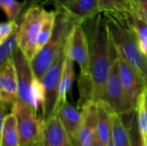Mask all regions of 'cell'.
I'll return each instance as SVG.
<instances>
[{
	"label": "cell",
	"instance_id": "obj_1",
	"mask_svg": "<svg viewBox=\"0 0 147 146\" xmlns=\"http://www.w3.org/2000/svg\"><path fill=\"white\" fill-rule=\"evenodd\" d=\"M85 30L89 42L90 76L94 87V102L102 100L106 83L111 71L113 41L108 25V21L103 14L85 21Z\"/></svg>",
	"mask_w": 147,
	"mask_h": 146
},
{
	"label": "cell",
	"instance_id": "obj_2",
	"mask_svg": "<svg viewBox=\"0 0 147 146\" xmlns=\"http://www.w3.org/2000/svg\"><path fill=\"white\" fill-rule=\"evenodd\" d=\"M126 13L103 14L107 18L111 39L117 52L139 72L147 85V58L141 50L137 34Z\"/></svg>",
	"mask_w": 147,
	"mask_h": 146
},
{
	"label": "cell",
	"instance_id": "obj_3",
	"mask_svg": "<svg viewBox=\"0 0 147 146\" xmlns=\"http://www.w3.org/2000/svg\"><path fill=\"white\" fill-rule=\"evenodd\" d=\"M66 54L78 65L80 75L78 78L79 99L78 108L82 110L84 107L94 102V87L90 76V51L87 34L82 23H77L71 29L68 37Z\"/></svg>",
	"mask_w": 147,
	"mask_h": 146
},
{
	"label": "cell",
	"instance_id": "obj_4",
	"mask_svg": "<svg viewBox=\"0 0 147 146\" xmlns=\"http://www.w3.org/2000/svg\"><path fill=\"white\" fill-rule=\"evenodd\" d=\"M56 11V22L52 36L31 61L34 76L39 80L42 79L57 57L65 49L68 37L74 25L80 23L64 11L59 9Z\"/></svg>",
	"mask_w": 147,
	"mask_h": 146
},
{
	"label": "cell",
	"instance_id": "obj_5",
	"mask_svg": "<svg viewBox=\"0 0 147 146\" xmlns=\"http://www.w3.org/2000/svg\"><path fill=\"white\" fill-rule=\"evenodd\" d=\"M102 100L105 101L110 106L112 110L118 114H130L135 111V108L131 102L121 78L118 52L115 45L113 46L112 50L111 71L106 83Z\"/></svg>",
	"mask_w": 147,
	"mask_h": 146
},
{
	"label": "cell",
	"instance_id": "obj_6",
	"mask_svg": "<svg viewBox=\"0 0 147 146\" xmlns=\"http://www.w3.org/2000/svg\"><path fill=\"white\" fill-rule=\"evenodd\" d=\"M45 12L42 6L31 4L22 15L18 28V46L30 62L37 52V40Z\"/></svg>",
	"mask_w": 147,
	"mask_h": 146
},
{
	"label": "cell",
	"instance_id": "obj_7",
	"mask_svg": "<svg viewBox=\"0 0 147 146\" xmlns=\"http://www.w3.org/2000/svg\"><path fill=\"white\" fill-rule=\"evenodd\" d=\"M65 49L57 57L53 64L43 76L41 81L44 89V102L41 108L43 121L57 114L59 88L63 66L65 59Z\"/></svg>",
	"mask_w": 147,
	"mask_h": 146
},
{
	"label": "cell",
	"instance_id": "obj_8",
	"mask_svg": "<svg viewBox=\"0 0 147 146\" xmlns=\"http://www.w3.org/2000/svg\"><path fill=\"white\" fill-rule=\"evenodd\" d=\"M17 119L21 146H29L34 144L40 135L43 119L29 105L22 102H16L11 108Z\"/></svg>",
	"mask_w": 147,
	"mask_h": 146
},
{
	"label": "cell",
	"instance_id": "obj_9",
	"mask_svg": "<svg viewBox=\"0 0 147 146\" xmlns=\"http://www.w3.org/2000/svg\"><path fill=\"white\" fill-rule=\"evenodd\" d=\"M37 3L53 4L55 9L64 11L80 23H84L100 13L98 0H33L31 4Z\"/></svg>",
	"mask_w": 147,
	"mask_h": 146
},
{
	"label": "cell",
	"instance_id": "obj_10",
	"mask_svg": "<svg viewBox=\"0 0 147 146\" xmlns=\"http://www.w3.org/2000/svg\"><path fill=\"white\" fill-rule=\"evenodd\" d=\"M13 59L15 61L18 78L17 101L32 107L31 90L36 77L34 76L31 62L28 59V58L19 48V46L14 52Z\"/></svg>",
	"mask_w": 147,
	"mask_h": 146
},
{
	"label": "cell",
	"instance_id": "obj_11",
	"mask_svg": "<svg viewBox=\"0 0 147 146\" xmlns=\"http://www.w3.org/2000/svg\"><path fill=\"white\" fill-rule=\"evenodd\" d=\"M82 123L73 140V146H93L97 139V107L90 102L81 110Z\"/></svg>",
	"mask_w": 147,
	"mask_h": 146
},
{
	"label": "cell",
	"instance_id": "obj_12",
	"mask_svg": "<svg viewBox=\"0 0 147 146\" xmlns=\"http://www.w3.org/2000/svg\"><path fill=\"white\" fill-rule=\"evenodd\" d=\"M118 60L120 75L123 86L131 102L133 103L134 108H136V103L139 96L145 89H147L146 83L139 74V72L119 52Z\"/></svg>",
	"mask_w": 147,
	"mask_h": 146
},
{
	"label": "cell",
	"instance_id": "obj_13",
	"mask_svg": "<svg viewBox=\"0 0 147 146\" xmlns=\"http://www.w3.org/2000/svg\"><path fill=\"white\" fill-rule=\"evenodd\" d=\"M18 78L13 56L1 66L0 72V98L1 102L11 108L17 101Z\"/></svg>",
	"mask_w": 147,
	"mask_h": 146
},
{
	"label": "cell",
	"instance_id": "obj_14",
	"mask_svg": "<svg viewBox=\"0 0 147 146\" xmlns=\"http://www.w3.org/2000/svg\"><path fill=\"white\" fill-rule=\"evenodd\" d=\"M40 140L41 146H73L58 114L43 121Z\"/></svg>",
	"mask_w": 147,
	"mask_h": 146
},
{
	"label": "cell",
	"instance_id": "obj_15",
	"mask_svg": "<svg viewBox=\"0 0 147 146\" xmlns=\"http://www.w3.org/2000/svg\"><path fill=\"white\" fill-rule=\"evenodd\" d=\"M57 114L71 142H73L82 123V112L65 101L59 107Z\"/></svg>",
	"mask_w": 147,
	"mask_h": 146
},
{
	"label": "cell",
	"instance_id": "obj_16",
	"mask_svg": "<svg viewBox=\"0 0 147 146\" xmlns=\"http://www.w3.org/2000/svg\"><path fill=\"white\" fill-rule=\"evenodd\" d=\"M97 107V138L104 145H108L112 139L114 111L103 100L96 102Z\"/></svg>",
	"mask_w": 147,
	"mask_h": 146
},
{
	"label": "cell",
	"instance_id": "obj_17",
	"mask_svg": "<svg viewBox=\"0 0 147 146\" xmlns=\"http://www.w3.org/2000/svg\"><path fill=\"white\" fill-rule=\"evenodd\" d=\"M1 146H21L17 119L13 112L1 121Z\"/></svg>",
	"mask_w": 147,
	"mask_h": 146
},
{
	"label": "cell",
	"instance_id": "obj_18",
	"mask_svg": "<svg viewBox=\"0 0 147 146\" xmlns=\"http://www.w3.org/2000/svg\"><path fill=\"white\" fill-rule=\"evenodd\" d=\"M73 63H74V61L66 54L65 63H64V66H63L61 77H60V82H59L58 108L64 102L67 101V95L71 91V85H72V83L74 80V65H73Z\"/></svg>",
	"mask_w": 147,
	"mask_h": 146
},
{
	"label": "cell",
	"instance_id": "obj_19",
	"mask_svg": "<svg viewBox=\"0 0 147 146\" xmlns=\"http://www.w3.org/2000/svg\"><path fill=\"white\" fill-rule=\"evenodd\" d=\"M114 146H131L127 126H126L122 115L114 113L112 139Z\"/></svg>",
	"mask_w": 147,
	"mask_h": 146
},
{
	"label": "cell",
	"instance_id": "obj_20",
	"mask_svg": "<svg viewBox=\"0 0 147 146\" xmlns=\"http://www.w3.org/2000/svg\"><path fill=\"white\" fill-rule=\"evenodd\" d=\"M56 15H57L56 9L55 10H51V11H47L46 10L43 21H42V23H41V26H40L39 36H38L37 46H36L37 52L45 46V44L51 38V36L53 34V29H54V26H55Z\"/></svg>",
	"mask_w": 147,
	"mask_h": 146
},
{
	"label": "cell",
	"instance_id": "obj_21",
	"mask_svg": "<svg viewBox=\"0 0 147 146\" xmlns=\"http://www.w3.org/2000/svg\"><path fill=\"white\" fill-rule=\"evenodd\" d=\"M126 16L134 29L141 50L147 58V23L131 10H128L126 13Z\"/></svg>",
	"mask_w": 147,
	"mask_h": 146
},
{
	"label": "cell",
	"instance_id": "obj_22",
	"mask_svg": "<svg viewBox=\"0 0 147 146\" xmlns=\"http://www.w3.org/2000/svg\"><path fill=\"white\" fill-rule=\"evenodd\" d=\"M135 112L137 114L139 129L144 141L147 146V89H145L138 98Z\"/></svg>",
	"mask_w": 147,
	"mask_h": 146
},
{
	"label": "cell",
	"instance_id": "obj_23",
	"mask_svg": "<svg viewBox=\"0 0 147 146\" xmlns=\"http://www.w3.org/2000/svg\"><path fill=\"white\" fill-rule=\"evenodd\" d=\"M19 28V27H18ZM18 47V28L15 30L5 40L0 43V65L13 56L14 52Z\"/></svg>",
	"mask_w": 147,
	"mask_h": 146
},
{
	"label": "cell",
	"instance_id": "obj_24",
	"mask_svg": "<svg viewBox=\"0 0 147 146\" xmlns=\"http://www.w3.org/2000/svg\"><path fill=\"white\" fill-rule=\"evenodd\" d=\"M100 13L125 14L130 9L129 4L124 0H98Z\"/></svg>",
	"mask_w": 147,
	"mask_h": 146
},
{
	"label": "cell",
	"instance_id": "obj_25",
	"mask_svg": "<svg viewBox=\"0 0 147 146\" xmlns=\"http://www.w3.org/2000/svg\"><path fill=\"white\" fill-rule=\"evenodd\" d=\"M27 1L20 3L16 0H0V6L9 21L16 20L20 15Z\"/></svg>",
	"mask_w": 147,
	"mask_h": 146
},
{
	"label": "cell",
	"instance_id": "obj_26",
	"mask_svg": "<svg viewBox=\"0 0 147 146\" xmlns=\"http://www.w3.org/2000/svg\"><path fill=\"white\" fill-rule=\"evenodd\" d=\"M127 130L129 133L131 146H145L144 141L142 139V137L139 129L137 114L135 111L132 114L130 122L127 125Z\"/></svg>",
	"mask_w": 147,
	"mask_h": 146
},
{
	"label": "cell",
	"instance_id": "obj_27",
	"mask_svg": "<svg viewBox=\"0 0 147 146\" xmlns=\"http://www.w3.org/2000/svg\"><path fill=\"white\" fill-rule=\"evenodd\" d=\"M129 10L147 23V0H132Z\"/></svg>",
	"mask_w": 147,
	"mask_h": 146
},
{
	"label": "cell",
	"instance_id": "obj_28",
	"mask_svg": "<svg viewBox=\"0 0 147 146\" xmlns=\"http://www.w3.org/2000/svg\"><path fill=\"white\" fill-rule=\"evenodd\" d=\"M18 25L16 22V20L14 21H8L3 22L0 24V43H2L3 40H5L15 30L18 28Z\"/></svg>",
	"mask_w": 147,
	"mask_h": 146
},
{
	"label": "cell",
	"instance_id": "obj_29",
	"mask_svg": "<svg viewBox=\"0 0 147 146\" xmlns=\"http://www.w3.org/2000/svg\"><path fill=\"white\" fill-rule=\"evenodd\" d=\"M93 146H107L106 145H104L103 143H102L99 139H98V138L96 139V141H95V143H94V145Z\"/></svg>",
	"mask_w": 147,
	"mask_h": 146
},
{
	"label": "cell",
	"instance_id": "obj_30",
	"mask_svg": "<svg viewBox=\"0 0 147 146\" xmlns=\"http://www.w3.org/2000/svg\"><path fill=\"white\" fill-rule=\"evenodd\" d=\"M29 146H41V144H40V138L34 143V144H32L31 145Z\"/></svg>",
	"mask_w": 147,
	"mask_h": 146
},
{
	"label": "cell",
	"instance_id": "obj_31",
	"mask_svg": "<svg viewBox=\"0 0 147 146\" xmlns=\"http://www.w3.org/2000/svg\"><path fill=\"white\" fill-rule=\"evenodd\" d=\"M107 146H114V144H113L112 140H111V141H110V142H109V144L107 145Z\"/></svg>",
	"mask_w": 147,
	"mask_h": 146
},
{
	"label": "cell",
	"instance_id": "obj_32",
	"mask_svg": "<svg viewBox=\"0 0 147 146\" xmlns=\"http://www.w3.org/2000/svg\"><path fill=\"white\" fill-rule=\"evenodd\" d=\"M124 1H126L128 4H129V6H130V4H131V2H132V0H124Z\"/></svg>",
	"mask_w": 147,
	"mask_h": 146
}]
</instances>
